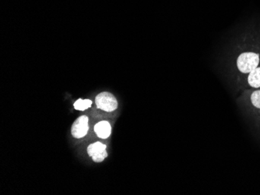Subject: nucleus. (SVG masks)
<instances>
[{"label":"nucleus","mask_w":260,"mask_h":195,"mask_svg":"<svg viewBox=\"0 0 260 195\" xmlns=\"http://www.w3.org/2000/svg\"><path fill=\"white\" fill-rule=\"evenodd\" d=\"M244 48H240L234 55V72L242 83L254 68L260 64V39L252 38L251 42L246 39Z\"/></svg>","instance_id":"f257e3e1"},{"label":"nucleus","mask_w":260,"mask_h":195,"mask_svg":"<svg viewBox=\"0 0 260 195\" xmlns=\"http://www.w3.org/2000/svg\"><path fill=\"white\" fill-rule=\"evenodd\" d=\"M98 108L102 109L107 112H112L118 108V101L113 94L103 92L101 93L95 98Z\"/></svg>","instance_id":"f03ea898"},{"label":"nucleus","mask_w":260,"mask_h":195,"mask_svg":"<svg viewBox=\"0 0 260 195\" xmlns=\"http://www.w3.org/2000/svg\"><path fill=\"white\" fill-rule=\"evenodd\" d=\"M105 149H106V145L98 142L89 145L87 148V152L88 155L92 157L93 161L100 163L108 157L107 152Z\"/></svg>","instance_id":"7ed1b4c3"},{"label":"nucleus","mask_w":260,"mask_h":195,"mask_svg":"<svg viewBox=\"0 0 260 195\" xmlns=\"http://www.w3.org/2000/svg\"><path fill=\"white\" fill-rule=\"evenodd\" d=\"M88 129V118L82 116L74 122L71 129V133L76 139H80L87 135Z\"/></svg>","instance_id":"20e7f679"},{"label":"nucleus","mask_w":260,"mask_h":195,"mask_svg":"<svg viewBox=\"0 0 260 195\" xmlns=\"http://www.w3.org/2000/svg\"><path fill=\"white\" fill-rule=\"evenodd\" d=\"M242 83L246 84L247 87L250 88H260V64L245 77Z\"/></svg>","instance_id":"39448f33"},{"label":"nucleus","mask_w":260,"mask_h":195,"mask_svg":"<svg viewBox=\"0 0 260 195\" xmlns=\"http://www.w3.org/2000/svg\"><path fill=\"white\" fill-rule=\"evenodd\" d=\"M94 132L98 136L102 139H107L112 132V127L108 122H101L98 123L94 127Z\"/></svg>","instance_id":"423d86ee"},{"label":"nucleus","mask_w":260,"mask_h":195,"mask_svg":"<svg viewBox=\"0 0 260 195\" xmlns=\"http://www.w3.org/2000/svg\"><path fill=\"white\" fill-rule=\"evenodd\" d=\"M249 101L252 107L257 110H260V88L253 89L249 94Z\"/></svg>","instance_id":"0eeeda50"},{"label":"nucleus","mask_w":260,"mask_h":195,"mask_svg":"<svg viewBox=\"0 0 260 195\" xmlns=\"http://www.w3.org/2000/svg\"><path fill=\"white\" fill-rule=\"evenodd\" d=\"M92 101L90 100H81L79 99L74 104V108L76 110H84L89 108L91 106Z\"/></svg>","instance_id":"6e6552de"}]
</instances>
